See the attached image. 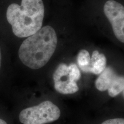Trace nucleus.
Instances as JSON below:
<instances>
[{
	"mask_svg": "<svg viewBox=\"0 0 124 124\" xmlns=\"http://www.w3.org/2000/svg\"><path fill=\"white\" fill-rule=\"evenodd\" d=\"M6 15L14 35L20 38H28L43 27L44 3L43 0H22L21 5L10 4Z\"/></svg>",
	"mask_w": 124,
	"mask_h": 124,
	"instance_id": "nucleus-2",
	"label": "nucleus"
},
{
	"mask_svg": "<svg viewBox=\"0 0 124 124\" xmlns=\"http://www.w3.org/2000/svg\"><path fill=\"white\" fill-rule=\"evenodd\" d=\"M106 64L107 60L104 54H101L97 50L93 51L86 73L100 75L106 67Z\"/></svg>",
	"mask_w": 124,
	"mask_h": 124,
	"instance_id": "nucleus-7",
	"label": "nucleus"
},
{
	"mask_svg": "<svg viewBox=\"0 0 124 124\" xmlns=\"http://www.w3.org/2000/svg\"><path fill=\"white\" fill-rule=\"evenodd\" d=\"M0 124H7V123L4 120L0 119Z\"/></svg>",
	"mask_w": 124,
	"mask_h": 124,
	"instance_id": "nucleus-11",
	"label": "nucleus"
},
{
	"mask_svg": "<svg viewBox=\"0 0 124 124\" xmlns=\"http://www.w3.org/2000/svg\"><path fill=\"white\" fill-rule=\"evenodd\" d=\"M95 85L100 91L108 90L111 97L116 96L124 91V78L116 73L111 67H106L95 80Z\"/></svg>",
	"mask_w": 124,
	"mask_h": 124,
	"instance_id": "nucleus-4",
	"label": "nucleus"
},
{
	"mask_svg": "<svg viewBox=\"0 0 124 124\" xmlns=\"http://www.w3.org/2000/svg\"><path fill=\"white\" fill-rule=\"evenodd\" d=\"M57 44L58 37L55 29L51 26H44L23 41L18 50V56L28 67L41 69L51 59Z\"/></svg>",
	"mask_w": 124,
	"mask_h": 124,
	"instance_id": "nucleus-1",
	"label": "nucleus"
},
{
	"mask_svg": "<svg viewBox=\"0 0 124 124\" xmlns=\"http://www.w3.org/2000/svg\"><path fill=\"white\" fill-rule=\"evenodd\" d=\"M105 15L110 23L114 35L124 43V7L114 0L106 1L103 7Z\"/></svg>",
	"mask_w": 124,
	"mask_h": 124,
	"instance_id": "nucleus-5",
	"label": "nucleus"
},
{
	"mask_svg": "<svg viewBox=\"0 0 124 124\" xmlns=\"http://www.w3.org/2000/svg\"><path fill=\"white\" fill-rule=\"evenodd\" d=\"M90 55L89 52L86 49L80 51L77 56V62L79 66L83 72H86L90 61Z\"/></svg>",
	"mask_w": 124,
	"mask_h": 124,
	"instance_id": "nucleus-8",
	"label": "nucleus"
},
{
	"mask_svg": "<svg viewBox=\"0 0 124 124\" xmlns=\"http://www.w3.org/2000/svg\"><path fill=\"white\" fill-rule=\"evenodd\" d=\"M61 112L56 105L49 101L41 102L23 110L20 113V121L23 124H46L59 118Z\"/></svg>",
	"mask_w": 124,
	"mask_h": 124,
	"instance_id": "nucleus-3",
	"label": "nucleus"
},
{
	"mask_svg": "<svg viewBox=\"0 0 124 124\" xmlns=\"http://www.w3.org/2000/svg\"><path fill=\"white\" fill-rule=\"evenodd\" d=\"M1 62H2V55H1V48H0V69H1Z\"/></svg>",
	"mask_w": 124,
	"mask_h": 124,
	"instance_id": "nucleus-10",
	"label": "nucleus"
},
{
	"mask_svg": "<svg viewBox=\"0 0 124 124\" xmlns=\"http://www.w3.org/2000/svg\"><path fill=\"white\" fill-rule=\"evenodd\" d=\"M102 124H124L123 118H114L105 121Z\"/></svg>",
	"mask_w": 124,
	"mask_h": 124,
	"instance_id": "nucleus-9",
	"label": "nucleus"
},
{
	"mask_svg": "<svg viewBox=\"0 0 124 124\" xmlns=\"http://www.w3.org/2000/svg\"><path fill=\"white\" fill-rule=\"evenodd\" d=\"M54 87L56 91L62 94H74L79 90L77 81L71 75L69 66L60 64L53 75Z\"/></svg>",
	"mask_w": 124,
	"mask_h": 124,
	"instance_id": "nucleus-6",
	"label": "nucleus"
}]
</instances>
